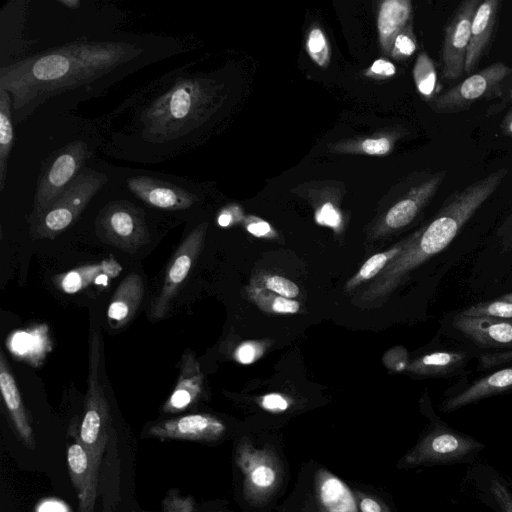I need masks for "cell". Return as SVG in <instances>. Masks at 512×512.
<instances>
[{
  "label": "cell",
  "mask_w": 512,
  "mask_h": 512,
  "mask_svg": "<svg viewBox=\"0 0 512 512\" xmlns=\"http://www.w3.org/2000/svg\"><path fill=\"white\" fill-rule=\"evenodd\" d=\"M308 503L317 512H360L353 489L324 467L313 474Z\"/></svg>",
  "instance_id": "2e32d148"
},
{
  "label": "cell",
  "mask_w": 512,
  "mask_h": 512,
  "mask_svg": "<svg viewBox=\"0 0 512 512\" xmlns=\"http://www.w3.org/2000/svg\"><path fill=\"white\" fill-rule=\"evenodd\" d=\"M246 292L249 299L268 314H295L300 309L298 301L280 296L256 283L249 285Z\"/></svg>",
  "instance_id": "f1b7e54d"
},
{
  "label": "cell",
  "mask_w": 512,
  "mask_h": 512,
  "mask_svg": "<svg viewBox=\"0 0 512 512\" xmlns=\"http://www.w3.org/2000/svg\"><path fill=\"white\" fill-rule=\"evenodd\" d=\"M446 171L426 174L422 181L410 188L409 194L396 202L384 217V234L408 226L430 202L442 185Z\"/></svg>",
  "instance_id": "9a60e30c"
},
{
  "label": "cell",
  "mask_w": 512,
  "mask_h": 512,
  "mask_svg": "<svg viewBox=\"0 0 512 512\" xmlns=\"http://www.w3.org/2000/svg\"><path fill=\"white\" fill-rule=\"evenodd\" d=\"M413 234L401 240L386 251L371 256L351 277L346 285L345 292H351L368 280L376 278L411 242Z\"/></svg>",
  "instance_id": "4316f807"
},
{
  "label": "cell",
  "mask_w": 512,
  "mask_h": 512,
  "mask_svg": "<svg viewBox=\"0 0 512 512\" xmlns=\"http://www.w3.org/2000/svg\"><path fill=\"white\" fill-rule=\"evenodd\" d=\"M203 374L194 353L185 352L180 360L179 375L173 391L164 402V414H180L190 409L203 392Z\"/></svg>",
  "instance_id": "d6986e66"
},
{
  "label": "cell",
  "mask_w": 512,
  "mask_h": 512,
  "mask_svg": "<svg viewBox=\"0 0 512 512\" xmlns=\"http://www.w3.org/2000/svg\"><path fill=\"white\" fill-rule=\"evenodd\" d=\"M512 389V366L495 371L473 382L462 392L445 400L444 412H451L478 400Z\"/></svg>",
  "instance_id": "603a6c76"
},
{
  "label": "cell",
  "mask_w": 512,
  "mask_h": 512,
  "mask_svg": "<svg viewBox=\"0 0 512 512\" xmlns=\"http://www.w3.org/2000/svg\"><path fill=\"white\" fill-rule=\"evenodd\" d=\"M102 350L100 334L92 331L89 341L88 387L84 410L78 426H75L81 444L99 472V489L104 484V480H108L110 476L108 456L112 448L109 444L117 443L112 408L104 386L100 382Z\"/></svg>",
  "instance_id": "277c9868"
},
{
  "label": "cell",
  "mask_w": 512,
  "mask_h": 512,
  "mask_svg": "<svg viewBox=\"0 0 512 512\" xmlns=\"http://www.w3.org/2000/svg\"><path fill=\"white\" fill-rule=\"evenodd\" d=\"M500 130L503 135L512 138V108L503 117L500 123Z\"/></svg>",
  "instance_id": "bcb514c9"
},
{
  "label": "cell",
  "mask_w": 512,
  "mask_h": 512,
  "mask_svg": "<svg viewBox=\"0 0 512 512\" xmlns=\"http://www.w3.org/2000/svg\"><path fill=\"white\" fill-rule=\"evenodd\" d=\"M511 74L510 66L504 62H494L436 96L432 108L441 114L466 111L496 93Z\"/></svg>",
  "instance_id": "ba28073f"
},
{
  "label": "cell",
  "mask_w": 512,
  "mask_h": 512,
  "mask_svg": "<svg viewBox=\"0 0 512 512\" xmlns=\"http://www.w3.org/2000/svg\"><path fill=\"white\" fill-rule=\"evenodd\" d=\"M246 229L255 237H271V235H274L270 224L258 218H250L246 223Z\"/></svg>",
  "instance_id": "ee69618b"
},
{
  "label": "cell",
  "mask_w": 512,
  "mask_h": 512,
  "mask_svg": "<svg viewBox=\"0 0 512 512\" xmlns=\"http://www.w3.org/2000/svg\"><path fill=\"white\" fill-rule=\"evenodd\" d=\"M11 107L10 94L0 89V190L5 186L8 159L14 140Z\"/></svg>",
  "instance_id": "83f0119b"
},
{
  "label": "cell",
  "mask_w": 512,
  "mask_h": 512,
  "mask_svg": "<svg viewBox=\"0 0 512 512\" xmlns=\"http://www.w3.org/2000/svg\"><path fill=\"white\" fill-rule=\"evenodd\" d=\"M121 270V265L111 256L99 263L80 266L68 272L58 274L54 277L53 281L64 293L74 294L92 283H96L102 277L107 279L115 278Z\"/></svg>",
  "instance_id": "cb8c5ba5"
},
{
  "label": "cell",
  "mask_w": 512,
  "mask_h": 512,
  "mask_svg": "<svg viewBox=\"0 0 512 512\" xmlns=\"http://www.w3.org/2000/svg\"><path fill=\"white\" fill-rule=\"evenodd\" d=\"M459 314L468 317L512 320V292L469 306Z\"/></svg>",
  "instance_id": "f546056e"
},
{
  "label": "cell",
  "mask_w": 512,
  "mask_h": 512,
  "mask_svg": "<svg viewBox=\"0 0 512 512\" xmlns=\"http://www.w3.org/2000/svg\"><path fill=\"white\" fill-rule=\"evenodd\" d=\"M107 181L104 174L85 169L46 212L32 221V237L54 239L72 225Z\"/></svg>",
  "instance_id": "8992f818"
},
{
  "label": "cell",
  "mask_w": 512,
  "mask_h": 512,
  "mask_svg": "<svg viewBox=\"0 0 512 512\" xmlns=\"http://www.w3.org/2000/svg\"><path fill=\"white\" fill-rule=\"evenodd\" d=\"M307 51L319 66L325 67L328 64L330 57L329 46L325 35L320 29L314 28L311 30L307 40Z\"/></svg>",
  "instance_id": "836d02e7"
},
{
  "label": "cell",
  "mask_w": 512,
  "mask_h": 512,
  "mask_svg": "<svg viewBox=\"0 0 512 512\" xmlns=\"http://www.w3.org/2000/svg\"><path fill=\"white\" fill-rule=\"evenodd\" d=\"M229 425L209 413H188L147 423L140 432L142 439L185 441L218 445L230 436Z\"/></svg>",
  "instance_id": "52a82bcc"
},
{
  "label": "cell",
  "mask_w": 512,
  "mask_h": 512,
  "mask_svg": "<svg viewBox=\"0 0 512 512\" xmlns=\"http://www.w3.org/2000/svg\"><path fill=\"white\" fill-rule=\"evenodd\" d=\"M360 512H393L379 495L360 488L353 489Z\"/></svg>",
  "instance_id": "e575fe53"
},
{
  "label": "cell",
  "mask_w": 512,
  "mask_h": 512,
  "mask_svg": "<svg viewBox=\"0 0 512 512\" xmlns=\"http://www.w3.org/2000/svg\"><path fill=\"white\" fill-rule=\"evenodd\" d=\"M254 283L289 299H294L300 293L299 287L293 281L280 275H264L258 283Z\"/></svg>",
  "instance_id": "d6a6232c"
},
{
  "label": "cell",
  "mask_w": 512,
  "mask_h": 512,
  "mask_svg": "<svg viewBox=\"0 0 512 512\" xmlns=\"http://www.w3.org/2000/svg\"><path fill=\"white\" fill-rule=\"evenodd\" d=\"M215 97L208 80L183 77L148 102L133 120L144 144L176 147L206 120Z\"/></svg>",
  "instance_id": "3957f363"
},
{
  "label": "cell",
  "mask_w": 512,
  "mask_h": 512,
  "mask_svg": "<svg viewBox=\"0 0 512 512\" xmlns=\"http://www.w3.org/2000/svg\"><path fill=\"white\" fill-rule=\"evenodd\" d=\"M58 3L71 9H75L80 5L78 0H58Z\"/></svg>",
  "instance_id": "681fc988"
},
{
  "label": "cell",
  "mask_w": 512,
  "mask_h": 512,
  "mask_svg": "<svg viewBox=\"0 0 512 512\" xmlns=\"http://www.w3.org/2000/svg\"><path fill=\"white\" fill-rule=\"evenodd\" d=\"M302 512H317L311 505L310 503H306L302 509Z\"/></svg>",
  "instance_id": "f907efd6"
},
{
  "label": "cell",
  "mask_w": 512,
  "mask_h": 512,
  "mask_svg": "<svg viewBox=\"0 0 512 512\" xmlns=\"http://www.w3.org/2000/svg\"><path fill=\"white\" fill-rule=\"evenodd\" d=\"M482 445L448 428L438 426L427 433L398 462V467L443 463L461 458Z\"/></svg>",
  "instance_id": "4fadbf2b"
},
{
  "label": "cell",
  "mask_w": 512,
  "mask_h": 512,
  "mask_svg": "<svg viewBox=\"0 0 512 512\" xmlns=\"http://www.w3.org/2000/svg\"><path fill=\"white\" fill-rule=\"evenodd\" d=\"M393 54L397 57L411 56L416 50V42L411 30L406 28L399 33L393 43Z\"/></svg>",
  "instance_id": "74e56055"
},
{
  "label": "cell",
  "mask_w": 512,
  "mask_h": 512,
  "mask_svg": "<svg viewBox=\"0 0 512 512\" xmlns=\"http://www.w3.org/2000/svg\"><path fill=\"white\" fill-rule=\"evenodd\" d=\"M259 406L269 413L280 414L289 409L291 402L285 395L269 393L260 398Z\"/></svg>",
  "instance_id": "8d00e7d4"
},
{
  "label": "cell",
  "mask_w": 512,
  "mask_h": 512,
  "mask_svg": "<svg viewBox=\"0 0 512 512\" xmlns=\"http://www.w3.org/2000/svg\"><path fill=\"white\" fill-rule=\"evenodd\" d=\"M369 72L375 75L389 77L395 74V66L386 60L378 59L370 67Z\"/></svg>",
  "instance_id": "f6af8a7d"
},
{
  "label": "cell",
  "mask_w": 512,
  "mask_h": 512,
  "mask_svg": "<svg viewBox=\"0 0 512 512\" xmlns=\"http://www.w3.org/2000/svg\"><path fill=\"white\" fill-rule=\"evenodd\" d=\"M512 361V349L504 352L482 354L479 359V366L488 369Z\"/></svg>",
  "instance_id": "7bdbcfd3"
},
{
  "label": "cell",
  "mask_w": 512,
  "mask_h": 512,
  "mask_svg": "<svg viewBox=\"0 0 512 512\" xmlns=\"http://www.w3.org/2000/svg\"><path fill=\"white\" fill-rule=\"evenodd\" d=\"M412 6L408 0H387L381 4L378 15V32L382 45L390 50L396 36L407 26Z\"/></svg>",
  "instance_id": "d4e9b609"
},
{
  "label": "cell",
  "mask_w": 512,
  "mask_h": 512,
  "mask_svg": "<svg viewBox=\"0 0 512 512\" xmlns=\"http://www.w3.org/2000/svg\"><path fill=\"white\" fill-rule=\"evenodd\" d=\"M226 502L223 500L208 501L206 508L203 512H233L225 508Z\"/></svg>",
  "instance_id": "7dc6e473"
},
{
  "label": "cell",
  "mask_w": 512,
  "mask_h": 512,
  "mask_svg": "<svg viewBox=\"0 0 512 512\" xmlns=\"http://www.w3.org/2000/svg\"><path fill=\"white\" fill-rule=\"evenodd\" d=\"M217 222L221 227H228L234 222V217L230 211L224 210L219 214Z\"/></svg>",
  "instance_id": "c3c4849f"
},
{
  "label": "cell",
  "mask_w": 512,
  "mask_h": 512,
  "mask_svg": "<svg viewBox=\"0 0 512 512\" xmlns=\"http://www.w3.org/2000/svg\"><path fill=\"white\" fill-rule=\"evenodd\" d=\"M453 327L481 346L512 348V320L454 316Z\"/></svg>",
  "instance_id": "44dd1931"
},
{
  "label": "cell",
  "mask_w": 512,
  "mask_h": 512,
  "mask_svg": "<svg viewBox=\"0 0 512 512\" xmlns=\"http://www.w3.org/2000/svg\"><path fill=\"white\" fill-rule=\"evenodd\" d=\"M87 154V144L78 140L72 142L55 157L38 184L32 221L51 208L59 199L81 172Z\"/></svg>",
  "instance_id": "8fae6325"
},
{
  "label": "cell",
  "mask_w": 512,
  "mask_h": 512,
  "mask_svg": "<svg viewBox=\"0 0 512 512\" xmlns=\"http://www.w3.org/2000/svg\"><path fill=\"white\" fill-rule=\"evenodd\" d=\"M207 228V222L196 226L184 238L171 257L165 270L161 289L150 306L151 319L161 320L166 317L174 297L201 253Z\"/></svg>",
  "instance_id": "30bf717a"
},
{
  "label": "cell",
  "mask_w": 512,
  "mask_h": 512,
  "mask_svg": "<svg viewBox=\"0 0 512 512\" xmlns=\"http://www.w3.org/2000/svg\"><path fill=\"white\" fill-rule=\"evenodd\" d=\"M0 391L16 437L26 448L34 449L36 446L34 429L16 380L2 351L0 352Z\"/></svg>",
  "instance_id": "ac0fdd59"
},
{
  "label": "cell",
  "mask_w": 512,
  "mask_h": 512,
  "mask_svg": "<svg viewBox=\"0 0 512 512\" xmlns=\"http://www.w3.org/2000/svg\"><path fill=\"white\" fill-rule=\"evenodd\" d=\"M144 297V284L137 273H129L117 286L107 310V321L112 329H120L135 316Z\"/></svg>",
  "instance_id": "7402d4cb"
},
{
  "label": "cell",
  "mask_w": 512,
  "mask_h": 512,
  "mask_svg": "<svg viewBox=\"0 0 512 512\" xmlns=\"http://www.w3.org/2000/svg\"><path fill=\"white\" fill-rule=\"evenodd\" d=\"M143 49L127 41H77L0 69V89L12 99L18 121L46 100L96 82L111 80Z\"/></svg>",
  "instance_id": "6da1fadb"
},
{
  "label": "cell",
  "mask_w": 512,
  "mask_h": 512,
  "mask_svg": "<svg viewBox=\"0 0 512 512\" xmlns=\"http://www.w3.org/2000/svg\"><path fill=\"white\" fill-rule=\"evenodd\" d=\"M266 346L259 341H245L235 350L234 358L241 364H251L262 357Z\"/></svg>",
  "instance_id": "d590c367"
},
{
  "label": "cell",
  "mask_w": 512,
  "mask_h": 512,
  "mask_svg": "<svg viewBox=\"0 0 512 512\" xmlns=\"http://www.w3.org/2000/svg\"><path fill=\"white\" fill-rule=\"evenodd\" d=\"M466 354L458 351H436L414 359L407 371L420 376H446L463 366Z\"/></svg>",
  "instance_id": "484cf974"
},
{
  "label": "cell",
  "mask_w": 512,
  "mask_h": 512,
  "mask_svg": "<svg viewBox=\"0 0 512 512\" xmlns=\"http://www.w3.org/2000/svg\"><path fill=\"white\" fill-rule=\"evenodd\" d=\"M233 466L243 505L252 510L267 508L285 490L288 466L274 444L260 445L241 436L234 444Z\"/></svg>",
  "instance_id": "5b68a950"
},
{
  "label": "cell",
  "mask_w": 512,
  "mask_h": 512,
  "mask_svg": "<svg viewBox=\"0 0 512 512\" xmlns=\"http://www.w3.org/2000/svg\"><path fill=\"white\" fill-rule=\"evenodd\" d=\"M72 441L67 447V466L78 498L77 512H95L99 494V472L81 444L76 427L70 428Z\"/></svg>",
  "instance_id": "5bb4252c"
},
{
  "label": "cell",
  "mask_w": 512,
  "mask_h": 512,
  "mask_svg": "<svg viewBox=\"0 0 512 512\" xmlns=\"http://www.w3.org/2000/svg\"><path fill=\"white\" fill-rule=\"evenodd\" d=\"M500 4L499 0H484L476 9L471 24L465 74H472L487 53L496 28Z\"/></svg>",
  "instance_id": "ffe728a7"
},
{
  "label": "cell",
  "mask_w": 512,
  "mask_h": 512,
  "mask_svg": "<svg viewBox=\"0 0 512 512\" xmlns=\"http://www.w3.org/2000/svg\"><path fill=\"white\" fill-rule=\"evenodd\" d=\"M316 221L321 225L338 228L341 215L331 203H325L315 214Z\"/></svg>",
  "instance_id": "ab89813d"
},
{
  "label": "cell",
  "mask_w": 512,
  "mask_h": 512,
  "mask_svg": "<svg viewBox=\"0 0 512 512\" xmlns=\"http://www.w3.org/2000/svg\"><path fill=\"white\" fill-rule=\"evenodd\" d=\"M496 236L503 252L512 250V210L499 226Z\"/></svg>",
  "instance_id": "60d3db41"
},
{
  "label": "cell",
  "mask_w": 512,
  "mask_h": 512,
  "mask_svg": "<svg viewBox=\"0 0 512 512\" xmlns=\"http://www.w3.org/2000/svg\"><path fill=\"white\" fill-rule=\"evenodd\" d=\"M480 2V0L460 2L444 28L440 58L442 76L446 81L458 80L465 74L471 24Z\"/></svg>",
  "instance_id": "7c38bea8"
},
{
  "label": "cell",
  "mask_w": 512,
  "mask_h": 512,
  "mask_svg": "<svg viewBox=\"0 0 512 512\" xmlns=\"http://www.w3.org/2000/svg\"><path fill=\"white\" fill-rule=\"evenodd\" d=\"M127 186L137 198L158 209L186 210L197 201V197L189 191L147 176L130 177Z\"/></svg>",
  "instance_id": "e0dca14e"
},
{
  "label": "cell",
  "mask_w": 512,
  "mask_h": 512,
  "mask_svg": "<svg viewBox=\"0 0 512 512\" xmlns=\"http://www.w3.org/2000/svg\"><path fill=\"white\" fill-rule=\"evenodd\" d=\"M413 78L418 92L426 99L433 97L437 85L435 65L426 52H421L413 68Z\"/></svg>",
  "instance_id": "4dcf8cb0"
},
{
  "label": "cell",
  "mask_w": 512,
  "mask_h": 512,
  "mask_svg": "<svg viewBox=\"0 0 512 512\" xmlns=\"http://www.w3.org/2000/svg\"><path fill=\"white\" fill-rule=\"evenodd\" d=\"M508 170L499 168L451 193L411 242L355 299L358 304H381L421 264L442 252L480 207L496 192Z\"/></svg>",
  "instance_id": "7a4b0ae2"
},
{
  "label": "cell",
  "mask_w": 512,
  "mask_h": 512,
  "mask_svg": "<svg viewBox=\"0 0 512 512\" xmlns=\"http://www.w3.org/2000/svg\"><path fill=\"white\" fill-rule=\"evenodd\" d=\"M363 151L369 155H385L391 149V142L386 137L366 139L361 144Z\"/></svg>",
  "instance_id": "b9f144b4"
},
{
  "label": "cell",
  "mask_w": 512,
  "mask_h": 512,
  "mask_svg": "<svg viewBox=\"0 0 512 512\" xmlns=\"http://www.w3.org/2000/svg\"><path fill=\"white\" fill-rule=\"evenodd\" d=\"M490 491L501 512H512V493L498 480L491 481Z\"/></svg>",
  "instance_id": "f35d334b"
},
{
  "label": "cell",
  "mask_w": 512,
  "mask_h": 512,
  "mask_svg": "<svg viewBox=\"0 0 512 512\" xmlns=\"http://www.w3.org/2000/svg\"><path fill=\"white\" fill-rule=\"evenodd\" d=\"M96 232L102 242L128 253L150 241L141 211L126 202L109 203L102 209L96 219Z\"/></svg>",
  "instance_id": "9c48e42d"
},
{
  "label": "cell",
  "mask_w": 512,
  "mask_h": 512,
  "mask_svg": "<svg viewBox=\"0 0 512 512\" xmlns=\"http://www.w3.org/2000/svg\"><path fill=\"white\" fill-rule=\"evenodd\" d=\"M207 504L197 503L192 495H183L177 488H171L161 501V509L155 512H203Z\"/></svg>",
  "instance_id": "1f68e13d"
}]
</instances>
